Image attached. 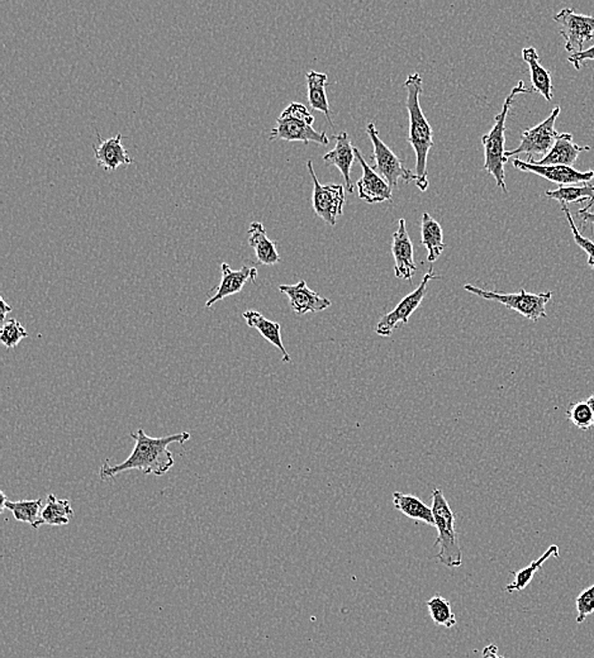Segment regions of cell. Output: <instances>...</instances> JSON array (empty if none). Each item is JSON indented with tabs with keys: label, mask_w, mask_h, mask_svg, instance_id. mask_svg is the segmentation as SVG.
<instances>
[{
	"label": "cell",
	"mask_w": 594,
	"mask_h": 658,
	"mask_svg": "<svg viewBox=\"0 0 594 658\" xmlns=\"http://www.w3.org/2000/svg\"><path fill=\"white\" fill-rule=\"evenodd\" d=\"M569 421L582 431L590 430L594 427V416L592 409L587 401H578V403L570 404L569 409L566 410Z\"/></svg>",
	"instance_id": "obj_31"
},
{
	"label": "cell",
	"mask_w": 594,
	"mask_h": 658,
	"mask_svg": "<svg viewBox=\"0 0 594 658\" xmlns=\"http://www.w3.org/2000/svg\"><path fill=\"white\" fill-rule=\"evenodd\" d=\"M421 234H423V245L427 250V261L433 264L441 253L444 252V232L438 220L433 219L429 213L423 214V223H421Z\"/></svg>",
	"instance_id": "obj_24"
},
{
	"label": "cell",
	"mask_w": 594,
	"mask_h": 658,
	"mask_svg": "<svg viewBox=\"0 0 594 658\" xmlns=\"http://www.w3.org/2000/svg\"><path fill=\"white\" fill-rule=\"evenodd\" d=\"M554 20L559 25V34L566 41V50L572 55L582 52L584 44L594 37V17L578 14L572 8H566L555 14Z\"/></svg>",
	"instance_id": "obj_11"
},
{
	"label": "cell",
	"mask_w": 594,
	"mask_h": 658,
	"mask_svg": "<svg viewBox=\"0 0 594 658\" xmlns=\"http://www.w3.org/2000/svg\"><path fill=\"white\" fill-rule=\"evenodd\" d=\"M334 139L337 141V146H335L334 150L328 152L323 156V161L328 165L335 166V168L340 170L345 183H346L347 193H352L353 187L350 174H352V168L356 159L355 147H352V139H350L347 132L335 135Z\"/></svg>",
	"instance_id": "obj_19"
},
{
	"label": "cell",
	"mask_w": 594,
	"mask_h": 658,
	"mask_svg": "<svg viewBox=\"0 0 594 658\" xmlns=\"http://www.w3.org/2000/svg\"><path fill=\"white\" fill-rule=\"evenodd\" d=\"M99 146H91L94 151V157L98 165L102 166L106 171H115L120 166L132 165L133 160L127 154L126 148L122 144L123 136L118 133L112 139H104L100 135H97Z\"/></svg>",
	"instance_id": "obj_17"
},
{
	"label": "cell",
	"mask_w": 594,
	"mask_h": 658,
	"mask_svg": "<svg viewBox=\"0 0 594 658\" xmlns=\"http://www.w3.org/2000/svg\"><path fill=\"white\" fill-rule=\"evenodd\" d=\"M2 495V505H0V513L8 509L13 514L14 519L17 522L31 524L32 528L37 529L41 526H44L43 519H41V511H43V500H20V502H11L8 500L7 495L4 493H0Z\"/></svg>",
	"instance_id": "obj_23"
},
{
	"label": "cell",
	"mask_w": 594,
	"mask_h": 658,
	"mask_svg": "<svg viewBox=\"0 0 594 658\" xmlns=\"http://www.w3.org/2000/svg\"><path fill=\"white\" fill-rule=\"evenodd\" d=\"M522 59L530 68L533 91L543 95L546 100L551 101L554 97V86L550 73L540 64V56L535 47H526L522 50Z\"/></svg>",
	"instance_id": "obj_21"
},
{
	"label": "cell",
	"mask_w": 594,
	"mask_h": 658,
	"mask_svg": "<svg viewBox=\"0 0 594 658\" xmlns=\"http://www.w3.org/2000/svg\"><path fill=\"white\" fill-rule=\"evenodd\" d=\"M550 557H557V559L559 557V547H558L557 544H552V546L549 547V549L546 550V552L543 553L540 559H537L536 561L531 562L527 567L522 568V570L519 571H512L511 574L515 576V580H513L512 583H509V585L506 586V591L515 592L525 591V589L527 588L528 583L533 582L535 574L543 567V565L545 564Z\"/></svg>",
	"instance_id": "obj_29"
},
{
	"label": "cell",
	"mask_w": 594,
	"mask_h": 658,
	"mask_svg": "<svg viewBox=\"0 0 594 658\" xmlns=\"http://www.w3.org/2000/svg\"><path fill=\"white\" fill-rule=\"evenodd\" d=\"M407 109L409 115V145L414 147L416 154V186L421 192L429 189V177H427V157L433 146V133L429 121L424 117L421 108L420 97L423 93L424 82L420 74L414 73L407 77Z\"/></svg>",
	"instance_id": "obj_2"
},
{
	"label": "cell",
	"mask_w": 594,
	"mask_h": 658,
	"mask_svg": "<svg viewBox=\"0 0 594 658\" xmlns=\"http://www.w3.org/2000/svg\"><path fill=\"white\" fill-rule=\"evenodd\" d=\"M305 79H307L308 100H310L311 108L322 112L328 117L331 127H334V122L329 115L331 110H329L328 95H326V85H329L328 74L310 71L305 75Z\"/></svg>",
	"instance_id": "obj_26"
},
{
	"label": "cell",
	"mask_w": 594,
	"mask_h": 658,
	"mask_svg": "<svg viewBox=\"0 0 594 658\" xmlns=\"http://www.w3.org/2000/svg\"><path fill=\"white\" fill-rule=\"evenodd\" d=\"M393 505L397 511H402L406 517L417 522L429 524L435 527V518H433L432 509L424 504L423 500L411 494L396 493L393 494Z\"/></svg>",
	"instance_id": "obj_25"
},
{
	"label": "cell",
	"mask_w": 594,
	"mask_h": 658,
	"mask_svg": "<svg viewBox=\"0 0 594 658\" xmlns=\"http://www.w3.org/2000/svg\"><path fill=\"white\" fill-rule=\"evenodd\" d=\"M26 337H28V332L17 320L5 321L0 330V341L7 348L17 347Z\"/></svg>",
	"instance_id": "obj_32"
},
{
	"label": "cell",
	"mask_w": 594,
	"mask_h": 658,
	"mask_svg": "<svg viewBox=\"0 0 594 658\" xmlns=\"http://www.w3.org/2000/svg\"><path fill=\"white\" fill-rule=\"evenodd\" d=\"M0 308H2V317L0 318H2V323L4 324L5 317H7L8 313L13 311V308L3 297H0Z\"/></svg>",
	"instance_id": "obj_37"
},
{
	"label": "cell",
	"mask_w": 594,
	"mask_h": 658,
	"mask_svg": "<svg viewBox=\"0 0 594 658\" xmlns=\"http://www.w3.org/2000/svg\"><path fill=\"white\" fill-rule=\"evenodd\" d=\"M566 218L568 220L570 231H572L573 237H574L575 243L588 255V266L594 271V242L590 238L584 237L583 234L579 232L577 226L574 225V219H573L572 213H570L568 205H561Z\"/></svg>",
	"instance_id": "obj_33"
},
{
	"label": "cell",
	"mask_w": 594,
	"mask_h": 658,
	"mask_svg": "<svg viewBox=\"0 0 594 658\" xmlns=\"http://www.w3.org/2000/svg\"><path fill=\"white\" fill-rule=\"evenodd\" d=\"M242 317L250 329H257L267 342H270L273 346H275L279 351H281V354H283L281 361L284 363L292 362V359H290L287 348L284 347L283 338H281V323L267 320V318L264 317V315L257 311L243 312Z\"/></svg>",
	"instance_id": "obj_20"
},
{
	"label": "cell",
	"mask_w": 594,
	"mask_h": 658,
	"mask_svg": "<svg viewBox=\"0 0 594 658\" xmlns=\"http://www.w3.org/2000/svg\"><path fill=\"white\" fill-rule=\"evenodd\" d=\"M131 437L135 440V448L126 461L122 464H104L99 470L102 480L115 478L122 472L139 470L144 475L162 476L168 473L174 466L175 460L169 446L172 443L184 445L190 440L189 432L171 434L166 437H151L147 432L139 428L136 432H131Z\"/></svg>",
	"instance_id": "obj_1"
},
{
	"label": "cell",
	"mask_w": 594,
	"mask_h": 658,
	"mask_svg": "<svg viewBox=\"0 0 594 658\" xmlns=\"http://www.w3.org/2000/svg\"><path fill=\"white\" fill-rule=\"evenodd\" d=\"M439 275L433 273V267L431 266L427 274H424L423 281L418 285L416 290L403 297L400 304L388 314L383 315L382 320L378 321L376 332L382 337H391L392 333L397 329L400 324H408L409 318L414 314L416 309L421 305L424 297L427 294V287L432 280H440Z\"/></svg>",
	"instance_id": "obj_9"
},
{
	"label": "cell",
	"mask_w": 594,
	"mask_h": 658,
	"mask_svg": "<svg viewBox=\"0 0 594 658\" xmlns=\"http://www.w3.org/2000/svg\"><path fill=\"white\" fill-rule=\"evenodd\" d=\"M560 115V107L552 109L550 115L533 128L524 131L521 135V142L515 150L506 151V159L517 156V155H528V159H533L534 155L543 157L550 152L552 146L557 141L558 131L555 130V122Z\"/></svg>",
	"instance_id": "obj_8"
},
{
	"label": "cell",
	"mask_w": 594,
	"mask_h": 658,
	"mask_svg": "<svg viewBox=\"0 0 594 658\" xmlns=\"http://www.w3.org/2000/svg\"><path fill=\"white\" fill-rule=\"evenodd\" d=\"M279 290L288 297L290 308L298 315L326 311L332 304L328 297H321L316 291L311 290L305 280L296 285H281Z\"/></svg>",
	"instance_id": "obj_14"
},
{
	"label": "cell",
	"mask_w": 594,
	"mask_h": 658,
	"mask_svg": "<svg viewBox=\"0 0 594 658\" xmlns=\"http://www.w3.org/2000/svg\"><path fill=\"white\" fill-rule=\"evenodd\" d=\"M221 281L215 289L213 297L207 300L206 308H210L225 297L239 294L249 281H255L257 278V267L246 266V265L242 269L233 270L230 265L224 262L221 265Z\"/></svg>",
	"instance_id": "obj_16"
},
{
	"label": "cell",
	"mask_w": 594,
	"mask_h": 658,
	"mask_svg": "<svg viewBox=\"0 0 594 658\" xmlns=\"http://www.w3.org/2000/svg\"><path fill=\"white\" fill-rule=\"evenodd\" d=\"M482 658H504V657L501 656V654H498L497 646L489 645V646H487L486 648H484Z\"/></svg>",
	"instance_id": "obj_36"
},
{
	"label": "cell",
	"mask_w": 594,
	"mask_h": 658,
	"mask_svg": "<svg viewBox=\"0 0 594 658\" xmlns=\"http://www.w3.org/2000/svg\"><path fill=\"white\" fill-rule=\"evenodd\" d=\"M314 117L301 103L293 101L276 119V126L270 132V141L284 139L287 142H303L328 146L329 139L325 132H319L312 127Z\"/></svg>",
	"instance_id": "obj_5"
},
{
	"label": "cell",
	"mask_w": 594,
	"mask_h": 658,
	"mask_svg": "<svg viewBox=\"0 0 594 658\" xmlns=\"http://www.w3.org/2000/svg\"><path fill=\"white\" fill-rule=\"evenodd\" d=\"M534 93L533 89L526 88L524 82H519V84L511 91L509 97L504 100L501 113L495 117V126L487 135L482 137V145L484 147V166L488 174L495 178L497 186L507 193L506 174H504V163H507L506 150V121L509 115L513 100L519 94Z\"/></svg>",
	"instance_id": "obj_3"
},
{
	"label": "cell",
	"mask_w": 594,
	"mask_h": 658,
	"mask_svg": "<svg viewBox=\"0 0 594 658\" xmlns=\"http://www.w3.org/2000/svg\"><path fill=\"white\" fill-rule=\"evenodd\" d=\"M356 160L360 163L362 177L359 178L356 186L359 190V199L376 204V202H391L392 187L378 172L368 165L367 161L361 156V152L355 147Z\"/></svg>",
	"instance_id": "obj_15"
},
{
	"label": "cell",
	"mask_w": 594,
	"mask_h": 658,
	"mask_svg": "<svg viewBox=\"0 0 594 658\" xmlns=\"http://www.w3.org/2000/svg\"><path fill=\"white\" fill-rule=\"evenodd\" d=\"M587 403L588 405H590V409H592L593 416H594V392L592 395H590V398H588Z\"/></svg>",
	"instance_id": "obj_39"
},
{
	"label": "cell",
	"mask_w": 594,
	"mask_h": 658,
	"mask_svg": "<svg viewBox=\"0 0 594 658\" xmlns=\"http://www.w3.org/2000/svg\"><path fill=\"white\" fill-rule=\"evenodd\" d=\"M590 150V146H579L573 141L572 133H559L557 141L550 152L543 157L542 160L535 161L534 159H527L526 161H533L536 165L550 166V165H560L569 166L573 168L575 161L578 160L579 155L582 152Z\"/></svg>",
	"instance_id": "obj_18"
},
{
	"label": "cell",
	"mask_w": 594,
	"mask_h": 658,
	"mask_svg": "<svg viewBox=\"0 0 594 658\" xmlns=\"http://www.w3.org/2000/svg\"><path fill=\"white\" fill-rule=\"evenodd\" d=\"M512 165L517 170H519V171L533 172V174L539 175V177L546 178V180L558 184L560 186H577V184L581 183L590 184V180L594 178L593 170L579 171V170L569 168V166H543L536 165L533 161L519 159L513 160Z\"/></svg>",
	"instance_id": "obj_12"
},
{
	"label": "cell",
	"mask_w": 594,
	"mask_h": 658,
	"mask_svg": "<svg viewBox=\"0 0 594 658\" xmlns=\"http://www.w3.org/2000/svg\"><path fill=\"white\" fill-rule=\"evenodd\" d=\"M249 245L254 249L255 256L261 265L272 266L281 262L274 241L266 236V229L263 223L252 222L249 228Z\"/></svg>",
	"instance_id": "obj_22"
},
{
	"label": "cell",
	"mask_w": 594,
	"mask_h": 658,
	"mask_svg": "<svg viewBox=\"0 0 594 658\" xmlns=\"http://www.w3.org/2000/svg\"><path fill=\"white\" fill-rule=\"evenodd\" d=\"M464 289L469 293L483 297V299L503 304L506 308L512 309V311L533 321L548 317L546 304L550 302L552 296L551 291L534 294L527 293L525 289H521L519 293H500V291L484 290V289L471 284H466Z\"/></svg>",
	"instance_id": "obj_6"
},
{
	"label": "cell",
	"mask_w": 594,
	"mask_h": 658,
	"mask_svg": "<svg viewBox=\"0 0 594 658\" xmlns=\"http://www.w3.org/2000/svg\"><path fill=\"white\" fill-rule=\"evenodd\" d=\"M74 517V509L69 500L59 499L55 494L47 495L46 504L41 511V519L44 524L51 527L67 526Z\"/></svg>",
	"instance_id": "obj_27"
},
{
	"label": "cell",
	"mask_w": 594,
	"mask_h": 658,
	"mask_svg": "<svg viewBox=\"0 0 594 658\" xmlns=\"http://www.w3.org/2000/svg\"><path fill=\"white\" fill-rule=\"evenodd\" d=\"M307 170L310 171L312 180H313V195H312V204L317 217H320L323 222L328 225L337 226V218L344 214L345 205V187L343 186H322L317 178L314 172L313 163L308 161Z\"/></svg>",
	"instance_id": "obj_10"
},
{
	"label": "cell",
	"mask_w": 594,
	"mask_h": 658,
	"mask_svg": "<svg viewBox=\"0 0 594 658\" xmlns=\"http://www.w3.org/2000/svg\"><path fill=\"white\" fill-rule=\"evenodd\" d=\"M367 132L369 135L374 146L373 160L376 163L374 170L384 178L391 187L398 186V180H403L406 184L416 181V174L411 170L403 165V161L388 147L379 137L378 130L376 124L370 122L367 126Z\"/></svg>",
	"instance_id": "obj_7"
},
{
	"label": "cell",
	"mask_w": 594,
	"mask_h": 658,
	"mask_svg": "<svg viewBox=\"0 0 594 658\" xmlns=\"http://www.w3.org/2000/svg\"><path fill=\"white\" fill-rule=\"evenodd\" d=\"M590 59H593L594 61V44L593 46H590V49L583 50L582 52L573 53V55H570L568 58L570 64L577 68V70H581L582 64H584L586 61H590Z\"/></svg>",
	"instance_id": "obj_35"
},
{
	"label": "cell",
	"mask_w": 594,
	"mask_h": 658,
	"mask_svg": "<svg viewBox=\"0 0 594 658\" xmlns=\"http://www.w3.org/2000/svg\"><path fill=\"white\" fill-rule=\"evenodd\" d=\"M426 606L429 607L431 619L436 625L450 630L457 624L456 616L451 609L450 603L441 595L431 598L427 600Z\"/></svg>",
	"instance_id": "obj_30"
},
{
	"label": "cell",
	"mask_w": 594,
	"mask_h": 658,
	"mask_svg": "<svg viewBox=\"0 0 594 658\" xmlns=\"http://www.w3.org/2000/svg\"><path fill=\"white\" fill-rule=\"evenodd\" d=\"M392 253H393L394 274L397 278L411 281L417 271V265L415 262L414 243L407 231L405 219L398 220V229L393 234V242H392Z\"/></svg>",
	"instance_id": "obj_13"
},
{
	"label": "cell",
	"mask_w": 594,
	"mask_h": 658,
	"mask_svg": "<svg viewBox=\"0 0 594 658\" xmlns=\"http://www.w3.org/2000/svg\"><path fill=\"white\" fill-rule=\"evenodd\" d=\"M578 217L579 218L583 220L584 223H590V225H594V213H590V211L579 210Z\"/></svg>",
	"instance_id": "obj_38"
},
{
	"label": "cell",
	"mask_w": 594,
	"mask_h": 658,
	"mask_svg": "<svg viewBox=\"0 0 594 658\" xmlns=\"http://www.w3.org/2000/svg\"><path fill=\"white\" fill-rule=\"evenodd\" d=\"M548 198L555 199L561 205H568L570 202H584L587 205L582 210L588 211L594 207V186L584 184V186H560L557 190H548L545 193Z\"/></svg>",
	"instance_id": "obj_28"
},
{
	"label": "cell",
	"mask_w": 594,
	"mask_h": 658,
	"mask_svg": "<svg viewBox=\"0 0 594 658\" xmlns=\"http://www.w3.org/2000/svg\"><path fill=\"white\" fill-rule=\"evenodd\" d=\"M575 606H577L578 610L577 623H583L587 616L594 613V583L587 591H583L578 595L577 599H575Z\"/></svg>",
	"instance_id": "obj_34"
},
{
	"label": "cell",
	"mask_w": 594,
	"mask_h": 658,
	"mask_svg": "<svg viewBox=\"0 0 594 658\" xmlns=\"http://www.w3.org/2000/svg\"><path fill=\"white\" fill-rule=\"evenodd\" d=\"M431 509L435 518V528L438 529V538L433 543V547H439L440 550L436 557L440 564L448 568L460 567L463 565V553L455 531V514L451 511L441 489L432 491Z\"/></svg>",
	"instance_id": "obj_4"
}]
</instances>
